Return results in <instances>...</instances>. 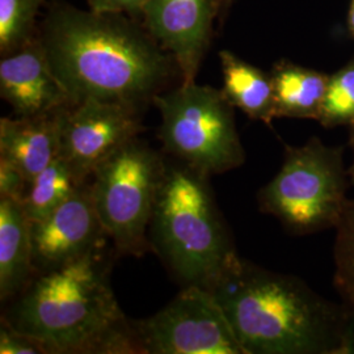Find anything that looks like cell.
I'll use <instances>...</instances> for the list:
<instances>
[{
	"label": "cell",
	"instance_id": "cell-12",
	"mask_svg": "<svg viewBox=\"0 0 354 354\" xmlns=\"http://www.w3.org/2000/svg\"><path fill=\"white\" fill-rule=\"evenodd\" d=\"M0 96L17 117L54 113L74 104L54 74L38 35L24 48L1 57Z\"/></svg>",
	"mask_w": 354,
	"mask_h": 354
},
{
	"label": "cell",
	"instance_id": "cell-9",
	"mask_svg": "<svg viewBox=\"0 0 354 354\" xmlns=\"http://www.w3.org/2000/svg\"><path fill=\"white\" fill-rule=\"evenodd\" d=\"M142 112L120 102L87 99L64 109L59 156L87 183L95 171L143 131Z\"/></svg>",
	"mask_w": 354,
	"mask_h": 354
},
{
	"label": "cell",
	"instance_id": "cell-5",
	"mask_svg": "<svg viewBox=\"0 0 354 354\" xmlns=\"http://www.w3.org/2000/svg\"><path fill=\"white\" fill-rule=\"evenodd\" d=\"M351 184L344 149L313 137L304 146H286L279 174L260 189L257 201L291 234L310 235L339 225Z\"/></svg>",
	"mask_w": 354,
	"mask_h": 354
},
{
	"label": "cell",
	"instance_id": "cell-18",
	"mask_svg": "<svg viewBox=\"0 0 354 354\" xmlns=\"http://www.w3.org/2000/svg\"><path fill=\"white\" fill-rule=\"evenodd\" d=\"M45 0H0V55L24 48L38 35V13Z\"/></svg>",
	"mask_w": 354,
	"mask_h": 354
},
{
	"label": "cell",
	"instance_id": "cell-26",
	"mask_svg": "<svg viewBox=\"0 0 354 354\" xmlns=\"http://www.w3.org/2000/svg\"><path fill=\"white\" fill-rule=\"evenodd\" d=\"M346 24H348V32H349L351 37L354 38V0H351V6H349V10H348Z\"/></svg>",
	"mask_w": 354,
	"mask_h": 354
},
{
	"label": "cell",
	"instance_id": "cell-15",
	"mask_svg": "<svg viewBox=\"0 0 354 354\" xmlns=\"http://www.w3.org/2000/svg\"><path fill=\"white\" fill-rule=\"evenodd\" d=\"M270 77L277 118L319 121L328 87L329 75L281 59L273 64Z\"/></svg>",
	"mask_w": 354,
	"mask_h": 354
},
{
	"label": "cell",
	"instance_id": "cell-3",
	"mask_svg": "<svg viewBox=\"0 0 354 354\" xmlns=\"http://www.w3.org/2000/svg\"><path fill=\"white\" fill-rule=\"evenodd\" d=\"M209 291L245 354H352L354 320L302 279L243 260Z\"/></svg>",
	"mask_w": 354,
	"mask_h": 354
},
{
	"label": "cell",
	"instance_id": "cell-23",
	"mask_svg": "<svg viewBox=\"0 0 354 354\" xmlns=\"http://www.w3.org/2000/svg\"><path fill=\"white\" fill-rule=\"evenodd\" d=\"M89 10L95 12L124 13L140 20L147 0H87Z\"/></svg>",
	"mask_w": 354,
	"mask_h": 354
},
{
	"label": "cell",
	"instance_id": "cell-13",
	"mask_svg": "<svg viewBox=\"0 0 354 354\" xmlns=\"http://www.w3.org/2000/svg\"><path fill=\"white\" fill-rule=\"evenodd\" d=\"M64 109L32 117L0 118V158L16 165L29 183L61 153Z\"/></svg>",
	"mask_w": 354,
	"mask_h": 354
},
{
	"label": "cell",
	"instance_id": "cell-20",
	"mask_svg": "<svg viewBox=\"0 0 354 354\" xmlns=\"http://www.w3.org/2000/svg\"><path fill=\"white\" fill-rule=\"evenodd\" d=\"M326 129L354 125V57L329 75L328 87L320 118Z\"/></svg>",
	"mask_w": 354,
	"mask_h": 354
},
{
	"label": "cell",
	"instance_id": "cell-10",
	"mask_svg": "<svg viewBox=\"0 0 354 354\" xmlns=\"http://www.w3.org/2000/svg\"><path fill=\"white\" fill-rule=\"evenodd\" d=\"M221 0H147L140 21L176 62L183 83L196 82L212 45Z\"/></svg>",
	"mask_w": 354,
	"mask_h": 354
},
{
	"label": "cell",
	"instance_id": "cell-6",
	"mask_svg": "<svg viewBox=\"0 0 354 354\" xmlns=\"http://www.w3.org/2000/svg\"><path fill=\"white\" fill-rule=\"evenodd\" d=\"M152 104L162 118L159 138L172 158L209 176L245 162L234 106L222 89L181 82L156 95Z\"/></svg>",
	"mask_w": 354,
	"mask_h": 354
},
{
	"label": "cell",
	"instance_id": "cell-8",
	"mask_svg": "<svg viewBox=\"0 0 354 354\" xmlns=\"http://www.w3.org/2000/svg\"><path fill=\"white\" fill-rule=\"evenodd\" d=\"M140 353L245 354L214 295L201 286L183 290L160 311L136 322Z\"/></svg>",
	"mask_w": 354,
	"mask_h": 354
},
{
	"label": "cell",
	"instance_id": "cell-19",
	"mask_svg": "<svg viewBox=\"0 0 354 354\" xmlns=\"http://www.w3.org/2000/svg\"><path fill=\"white\" fill-rule=\"evenodd\" d=\"M335 231L333 286L354 320V200L349 198Z\"/></svg>",
	"mask_w": 354,
	"mask_h": 354
},
{
	"label": "cell",
	"instance_id": "cell-1",
	"mask_svg": "<svg viewBox=\"0 0 354 354\" xmlns=\"http://www.w3.org/2000/svg\"><path fill=\"white\" fill-rule=\"evenodd\" d=\"M51 68L71 102H120L143 111L181 79L175 59L140 20L54 0L38 26Z\"/></svg>",
	"mask_w": 354,
	"mask_h": 354
},
{
	"label": "cell",
	"instance_id": "cell-24",
	"mask_svg": "<svg viewBox=\"0 0 354 354\" xmlns=\"http://www.w3.org/2000/svg\"><path fill=\"white\" fill-rule=\"evenodd\" d=\"M234 1H235V0H221V8H219V16H218V20H219L221 24L225 23L226 16H227L231 6L234 4Z\"/></svg>",
	"mask_w": 354,
	"mask_h": 354
},
{
	"label": "cell",
	"instance_id": "cell-14",
	"mask_svg": "<svg viewBox=\"0 0 354 354\" xmlns=\"http://www.w3.org/2000/svg\"><path fill=\"white\" fill-rule=\"evenodd\" d=\"M36 276L32 222L23 205L0 197V299L10 302Z\"/></svg>",
	"mask_w": 354,
	"mask_h": 354
},
{
	"label": "cell",
	"instance_id": "cell-16",
	"mask_svg": "<svg viewBox=\"0 0 354 354\" xmlns=\"http://www.w3.org/2000/svg\"><path fill=\"white\" fill-rule=\"evenodd\" d=\"M223 76L222 92L234 108L250 118L272 125L277 118L276 100L270 74L243 61L230 50L219 51Z\"/></svg>",
	"mask_w": 354,
	"mask_h": 354
},
{
	"label": "cell",
	"instance_id": "cell-21",
	"mask_svg": "<svg viewBox=\"0 0 354 354\" xmlns=\"http://www.w3.org/2000/svg\"><path fill=\"white\" fill-rule=\"evenodd\" d=\"M0 353L1 354H48L45 346L36 339L23 332L11 328L1 320L0 327Z\"/></svg>",
	"mask_w": 354,
	"mask_h": 354
},
{
	"label": "cell",
	"instance_id": "cell-11",
	"mask_svg": "<svg viewBox=\"0 0 354 354\" xmlns=\"http://www.w3.org/2000/svg\"><path fill=\"white\" fill-rule=\"evenodd\" d=\"M89 181L51 214L32 223L36 274L62 268L105 247L108 236L96 212Z\"/></svg>",
	"mask_w": 354,
	"mask_h": 354
},
{
	"label": "cell",
	"instance_id": "cell-2",
	"mask_svg": "<svg viewBox=\"0 0 354 354\" xmlns=\"http://www.w3.org/2000/svg\"><path fill=\"white\" fill-rule=\"evenodd\" d=\"M105 247L38 273L1 320L41 342L48 354L140 353L136 322L124 314L111 285Z\"/></svg>",
	"mask_w": 354,
	"mask_h": 354
},
{
	"label": "cell",
	"instance_id": "cell-4",
	"mask_svg": "<svg viewBox=\"0 0 354 354\" xmlns=\"http://www.w3.org/2000/svg\"><path fill=\"white\" fill-rule=\"evenodd\" d=\"M149 243L183 286L209 290L241 261L209 175L177 159L165 163Z\"/></svg>",
	"mask_w": 354,
	"mask_h": 354
},
{
	"label": "cell",
	"instance_id": "cell-7",
	"mask_svg": "<svg viewBox=\"0 0 354 354\" xmlns=\"http://www.w3.org/2000/svg\"><path fill=\"white\" fill-rule=\"evenodd\" d=\"M165 158L136 137L114 152L91 177L102 228L120 254L143 256L165 172Z\"/></svg>",
	"mask_w": 354,
	"mask_h": 354
},
{
	"label": "cell",
	"instance_id": "cell-22",
	"mask_svg": "<svg viewBox=\"0 0 354 354\" xmlns=\"http://www.w3.org/2000/svg\"><path fill=\"white\" fill-rule=\"evenodd\" d=\"M29 184V180L16 165L0 158V197L21 203L26 198Z\"/></svg>",
	"mask_w": 354,
	"mask_h": 354
},
{
	"label": "cell",
	"instance_id": "cell-25",
	"mask_svg": "<svg viewBox=\"0 0 354 354\" xmlns=\"http://www.w3.org/2000/svg\"><path fill=\"white\" fill-rule=\"evenodd\" d=\"M351 129V134H349V147L352 150L353 153V158H352V163L348 165V174L351 177V183L354 185V125L353 127H349Z\"/></svg>",
	"mask_w": 354,
	"mask_h": 354
},
{
	"label": "cell",
	"instance_id": "cell-17",
	"mask_svg": "<svg viewBox=\"0 0 354 354\" xmlns=\"http://www.w3.org/2000/svg\"><path fill=\"white\" fill-rule=\"evenodd\" d=\"M83 184L86 183H82L64 159L58 156L30 181L21 203L26 216L32 223L42 221Z\"/></svg>",
	"mask_w": 354,
	"mask_h": 354
}]
</instances>
